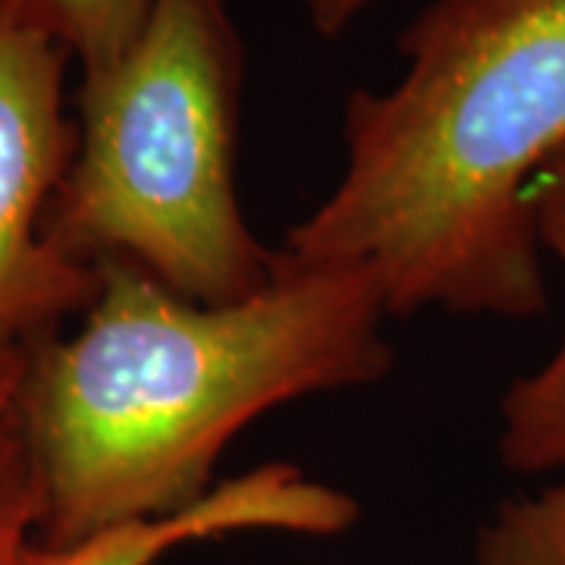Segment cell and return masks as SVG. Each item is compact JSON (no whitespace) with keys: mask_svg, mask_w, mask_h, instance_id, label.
I'll use <instances>...</instances> for the list:
<instances>
[{"mask_svg":"<svg viewBox=\"0 0 565 565\" xmlns=\"http://www.w3.org/2000/svg\"><path fill=\"white\" fill-rule=\"evenodd\" d=\"M386 308L362 270H296L233 305L177 296L132 264L98 267L73 337L29 343L22 418L41 481V546L199 505L258 415L393 367Z\"/></svg>","mask_w":565,"mask_h":565,"instance_id":"6da1fadb","label":"cell"},{"mask_svg":"<svg viewBox=\"0 0 565 565\" xmlns=\"http://www.w3.org/2000/svg\"><path fill=\"white\" fill-rule=\"evenodd\" d=\"M399 54L390 88L345 98L343 173L277 262L362 270L386 315H541L527 189L565 148V0H434Z\"/></svg>","mask_w":565,"mask_h":565,"instance_id":"7a4b0ae2","label":"cell"},{"mask_svg":"<svg viewBox=\"0 0 565 565\" xmlns=\"http://www.w3.org/2000/svg\"><path fill=\"white\" fill-rule=\"evenodd\" d=\"M245 51L230 0H154L139 39L79 88L76 154L44 236L85 267L120 262L199 305L277 277L236 195Z\"/></svg>","mask_w":565,"mask_h":565,"instance_id":"3957f363","label":"cell"},{"mask_svg":"<svg viewBox=\"0 0 565 565\" xmlns=\"http://www.w3.org/2000/svg\"><path fill=\"white\" fill-rule=\"evenodd\" d=\"M70 54L0 13V340L32 343L98 292V270L70 262L44 217L76 154L63 110Z\"/></svg>","mask_w":565,"mask_h":565,"instance_id":"277c9868","label":"cell"},{"mask_svg":"<svg viewBox=\"0 0 565 565\" xmlns=\"http://www.w3.org/2000/svg\"><path fill=\"white\" fill-rule=\"evenodd\" d=\"M541 248L565 270V148L527 189ZM500 462L522 475L565 471V333L537 371L519 377L500 403Z\"/></svg>","mask_w":565,"mask_h":565,"instance_id":"5b68a950","label":"cell"},{"mask_svg":"<svg viewBox=\"0 0 565 565\" xmlns=\"http://www.w3.org/2000/svg\"><path fill=\"white\" fill-rule=\"evenodd\" d=\"M29 343L0 340V565H22L39 544L41 481L22 418Z\"/></svg>","mask_w":565,"mask_h":565,"instance_id":"8992f818","label":"cell"},{"mask_svg":"<svg viewBox=\"0 0 565 565\" xmlns=\"http://www.w3.org/2000/svg\"><path fill=\"white\" fill-rule=\"evenodd\" d=\"M154 0H0V13L57 41L85 73H98L139 39Z\"/></svg>","mask_w":565,"mask_h":565,"instance_id":"52a82bcc","label":"cell"},{"mask_svg":"<svg viewBox=\"0 0 565 565\" xmlns=\"http://www.w3.org/2000/svg\"><path fill=\"white\" fill-rule=\"evenodd\" d=\"M478 565H565V481L503 503L475 541Z\"/></svg>","mask_w":565,"mask_h":565,"instance_id":"ba28073f","label":"cell"},{"mask_svg":"<svg viewBox=\"0 0 565 565\" xmlns=\"http://www.w3.org/2000/svg\"><path fill=\"white\" fill-rule=\"evenodd\" d=\"M377 3H384V0H302L311 29L323 39L343 35L352 22L359 20L362 13H367L371 7H377Z\"/></svg>","mask_w":565,"mask_h":565,"instance_id":"9c48e42d","label":"cell"}]
</instances>
